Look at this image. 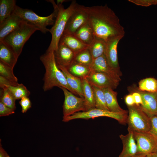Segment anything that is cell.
I'll list each match as a JSON object with an SVG mask.
<instances>
[{"instance_id": "1", "label": "cell", "mask_w": 157, "mask_h": 157, "mask_svg": "<svg viewBox=\"0 0 157 157\" xmlns=\"http://www.w3.org/2000/svg\"><path fill=\"white\" fill-rule=\"evenodd\" d=\"M88 23L95 36L106 42L113 37L123 35L125 32L114 12L106 4L87 7Z\"/></svg>"}, {"instance_id": "2", "label": "cell", "mask_w": 157, "mask_h": 157, "mask_svg": "<svg viewBox=\"0 0 157 157\" xmlns=\"http://www.w3.org/2000/svg\"><path fill=\"white\" fill-rule=\"evenodd\" d=\"M40 60L45 70L43 79L44 91H48L56 86L60 88L64 87L75 94L69 86L63 72L57 65L54 51H46L40 56Z\"/></svg>"}, {"instance_id": "3", "label": "cell", "mask_w": 157, "mask_h": 157, "mask_svg": "<svg viewBox=\"0 0 157 157\" xmlns=\"http://www.w3.org/2000/svg\"><path fill=\"white\" fill-rule=\"evenodd\" d=\"M49 1L56 12V15L54 24L50 29L52 38L47 52L54 51L57 48L68 19L78 4L75 1H73L69 6L65 9L62 4H56L53 0Z\"/></svg>"}, {"instance_id": "4", "label": "cell", "mask_w": 157, "mask_h": 157, "mask_svg": "<svg viewBox=\"0 0 157 157\" xmlns=\"http://www.w3.org/2000/svg\"><path fill=\"white\" fill-rule=\"evenodd\" d=\"M37 30L33 25L24 21L17 28L1 41L8 46L18 58L25 43Z\"/></svg>"}, {"instance_id": "5", "label": "cell", "mask_w": 157, "mask_h": 157, "mask_svg": "<svg viewBox=\"0 0 157 157\" xmlns=\"http://www.w3.org/2000/svg\"><path fill=\"white\" fill-rule=\"evenodd\" d=\"M14 13L19 16L22 19L33 25L38 30L44 33L49 32L50 29L47 26L53 25L56 17V13L54 11L50 15L46 17H41L37 15L33 10L21 8L16 5Z\"/></svg>"}, {"instance_id": "6", "label": "cell", "mask_w": 157, "mask_h": 157, "mask_svg": "<svg viewBox=\"0 0 157 157\" xmlns=\"http://www.w3.org/2000/svg\"><path fill=\"white\" fill-rule=\"evenodd\" d=\"M128 109L127 124V130L133 132H149L151 126V119L142 109L135 104L127 106Z\"/></svg>"}, {"instance_id": "7", "label": "cell", "mask_w": 157, "mask_h": 157, "mask_svg": "<svg viewBox=\"0 0 157 157\" xmlns=\"http://www.w3.org/2000/svg\"><path fill=\"white\" fill-rule=\"evenodd\" d=\"M128 115V111L116 113L95 108L87 111L77 112L69 116L63 117V121L67 122L76 119H88L100 117H106L114 119L120 124H127Z\"/></svg>"}, {"instance_id": "8", "label": "cell", "mask_w": 157, "mask_h": 157, "mask_svg": "<svg viewBox=\"0 0 157 157\" xmlns=\"http://www.w3.org/2000/svg\"><path fill=\"white\" fill-rule=\"evenodd\" d=\"M60 88L63 90L65 96L63 106V117L69 116L81 111H86L83 97L76 96L64 87H61Z\"/></svg>"}, {"instance_id": "9", "label": "cell", "mask_w": 157, "mask_h": 157, "mask_svg": "<svg viewBox=\"0 0 157 157\" xmlns=\"http://www.w3.org/2000/svg\"><path fill=\"white\" fill-rule=\"evenodd\" d=\"M138 147V153L147 155L157 150V138L149 132H133Z\"/></svg>"}, {"instance_id": "10", "label": "cell", "mask_w": 157, "mask_h": 157, "mask_svg": "<svg viewBox=\"0 0 157 157\" xmlns=\"http://www.w3.org/2000/svg\"><path fill=\"white\" fill-rule=\"evenodd\" d=\"M88 23L87 7L78 4L68 19L64 31L74 34L79 28Z\"/></svg>"}, {"instance_id": "11", "label": "cell", "mask_w": 157, "mask_h": 157, "mask_svg": "<svg viewBox=\"0 0 157 157\" xmlns=\"http://www.w3.org/2000/svg\"><path fill=\"white\" fill-rule=\"evenodd\" d=\"M131 91H136L141 96L142 104L140 106L142 109L150 118L157 114V92H151L140 90L133 85L128 88Z\"/></svg>"}, {"instance_id": "12", "label": "cell", "mask_w": 157, "mask_h": 157, "mask_svg": "<svg viewBox=\"0 0 157 157\" xmlns=\"http://www.w3.org/2000/svg\"><path fill=\"white\" fill-rule=\"evenodd\" d=\"M87 78L92 86L101 89L110 88L114 90L116 88L119 83L106 74L92 70Z\"/></svg>"}, {"instance_id": "13", "label": "cell", "mask_w": 157, "mask_h": 157, "mask_svg": "<svg viewBox=\"0 0 157 157\" xmlns=\"http://www.w3.org/2000/svg\"><path fill=\"white\" fill-rule=\"evenodd\" d=\"M90 67L91 70L106 74L119 82L121 81L122 73L121 71L109 65L104 54L94 59Z\"/></svg>"}, {"instance_id": "14", "label": "cell", "mask_w": 157, "mask_h": 157, "mask_svg": "<svg viewBox=\"0 0 157 157\" xmlns=\"http://www.w3.org/2000/svg\"><path fill=\"white\" fill-rule=\"evenodd\" d=\"M124 36H116L108 40L106 42L104 54L109 65L119 71L120 70L117 57V46L119 41Z\"/></svg>"}, {"instance_id": "15", "label": "cell", "mask_w": 157, "mask_h": 157, "mask_svg": "<svg viewBox=\"0 0 157 157\" xmlns=\"http://www.w3.org/2000/svg\"><path fill=\"white\" fill-rule=\"evenodd\" d=\"M55 58L57 66L67 68L74 61L75 53L65 45L59 43L54 51Z\"/></svg>"}, {"instance_id": "16", "label": "cell", "mask_w": 157, "mask_h": 157, "mask_svg": "<svg viewBox=\"0 0 157 157\" xmlns=\"http://www.w3.org/2000/svg\"><path fill=\"white\" fill-rule=\"evenodd\" d=\"M126 135L121 134L119 138L123 144V149L118 157H132L138 153V147L133 131L128 130Z\"/></svg>"}, {"instance_id": "17", "label": "cell", "mask_w": 157, "mask_h": 157, "mask_svg": "<svg viewBox=\"0 0 157 157\" xmlns=\"http://www.w3.org/2000/svg\"><path fill=\"white\" fill-rule=\"evenodd\" d=\"M24 20L14 12L0 24V41L17 28Z\"/></svg>"}, {"instance_id": "18", "label": "cell", "mask_w": 157, "mask_h": 157, "mask_svg": "<svg viewBox=\"0 0 157 157\" xmlns=\"http://www.w3.org/2000/svg\"><path fill=\"white\" fill-rule=\"evenodd\" d=\"M59 43L63 44L76 54L88 46L83 43L74 34L64 31Z\"/></svg>"}, {"instance_id": "19", "label": "cell", "mask_w": 157, "mask_h": 157, "mask_svg": "<svg viewBox=\"0 0 157 157\" xmlns=\"http://www.w3.org/2000/svg\"><path fill=\"white\" fill-rule=\"evenodd\" d=\"M58 67L63 72L69 86L75 94L83 97L81 79L72 74L65 67L61 66Z\"/></svg>"}, {"instance_id": "20", "label": "cell", "mask_w": 157, "mask_h": 157, "mask_svg": "<svg viewBox=\"0 0 157 157\" xmlns=\"http://www.w3.org/2000/svg\"><path fill=\"white\" fill-rule=\"evenodd\" d=\"M18 58L3 42L0 41V62L13 69Z\"/></svg>"}, {"instance_id": "21", "label": "cell", "mask_w": 157, "mask_h": 157, "mask_svg": "<svg viewBox=\"0 0 157 157\" xmlns=\"http://www.w3.org/2000/svg\"><path fill=\"white\" fill-rule=\"evenodd\" d=\"M107 107L110 111L116 113H124L128 111L122 109L117 99V92L110 88L102 89Z\"/></svg>"}, {"instance_id": "22", "label": "cell", "mask_w": 157, "mask_h": 157, "mask_svg": "<svg viewBox=\"0 0 157 157\" xmlns=\"http://www.w3.org/2000/svg\"><path fill=\"white\" fill-rule=\"evenodd\" d=\"M74 34L83 43L88 47L95 38L92 29L88 23L79 28Z\"/></svg>"}, {"instance_id": "23", "label": "cell", "mask_w": 157, "mask_h": 157, "mask_svg": "<svg viewBox=\"0 0 157 157\" xmlns=\"http://www.w3.org/2000/svg\"><path fill=\"white\" fill-rule=\"evenodd\" d=\"M82 88L86 111L95 108L94 91L87 78L81 79Z\"/></svg>"}, {"instance_id": "24", "label": "cell", "mask_w": 157, "mask_h": 157, "mask_svg": "<svg viewBox=\"0 0 157 157\" xmlns=\"http://www.w3.org/2000/svg\"><path fill=\"white\" fill-rule=\"evenodd\" d=\"M66 68L72 74L81 79L87 78L91 71L90 67L74 61Z\"/></svg>"}, {"instance_id": "25", "label": "cell", "mask_w": 157, "mask_h": 157, "mask_svg": "<svg viewBox=\"0 0 157 157\" xmlns=\"http://www.w3.org/2000/svg\"><path fill=\"white\" fill-rule=\"evenodd\" d=\"M16 3L15 0H0V24L14 12Z\"/></svg>"}, {"instance_id": "26", "label": "cell", "mask_w": 157, "mask_h": 157, "mask_svg": "<svg viewBox=\"0 0 157 157\" xmlns=\"http://www.w3.org/2000/svg\"><path fill=\"white\" fill-rule=\"evenodd\" d=\"M106 46L105 41L95 36L94 40L88 48L93 60L104 54Z\"/></svg>"}, {"instance_id": "27", "label": "cell", "mask_w": 157, "mask_h": 157, "mask_svg": "<svg viewBox=\"0 0 157 157\" xmlns=\"http://www.w3.org/2000/svg\"><path fill=\"white\" fill-rule=\"evenodd\" d=\"M0 101L8 107L14 110L16 109V99L11 92L6 86L0 87Z\"/></svg>"}, {"instance_id": "28", "label": "cell", "mask_w": 157, "mask_h": 157, "mask_svg": "<svg viewBox=\"0 0 157 157\" xmlns=\"http://www.w3.org/2000/svg\"><path fill=\"white\" fill-rule=\"evenodd\" d=\"M92 86L94 91L95 108L109 110L106 105L103 89L94 86Z\"/></svg>"}, {"instance_id": "29", "label": "cell", "mask_w": 157, "mask_h": 157, "mask_svg": "<svg viewBox=\"0 0 157 157\" xmlns=\"http://www.w3.org/2000/svg\"><path fill=\"white\" fill-rule=\"evenodd\" d=\"M138 88L142 91L157 92V80L152 77L142 79L139 82Z\"/></svg>"}, {"instance_id": "30", "label": "cell", "mask_w": 157, "mask_h": 157, "mask_svg": "<svg viewBox=\"0 0 157 157\" xmlns=\"http://www.w3.org/2000/svg\"><path fill=\"white\" fill-rule=\"evenodd\" d=\"M93 59L88 48L85 49L76 54L74 61L90 67Z\"/></svg>"}, {"instance_id": "31", "label": "cell", "mask_w": 157, "mask_h": 157, "mask_svg": "<svg viewBox=\"0 0 157 157\" xmlns=\"http://www.w3.org/2000/svg\"><path fill=\"white\" fill-rule=\"evenodd\" d=\"M5 86L11 91L16 100L21 99L24 97H28L30 94V92L22 83L19 84L16 86Z\"/></svg>"}, {"instance_id": "32", "label": "cell", "mask_w": 157, "mask_h": 157, "mask_svg": "<svg viewBox=\"0 0 157 157\" xmlns=\"http://www.w3.org/2000/svg\"><path fill=\"white\" fill-rule=\"evenodd\" d=\"M0 76L10 81L19 84L17 78L14 75L13 69L0 62Z\"/></svg>"}, {"instance_id": "33", "label": "cell", "mask_w": 157, "mask_h": 157, "mask_svg": "<svg viewBox=\"0 0 157 157\" xmlns=\"http://www.w3.org/2000/svg\"><path fill=\"white\" fill-rule=\"evenodd\" d=\"M19 103L22 107V112L24 113L31 107V103L28 97H25L20 99Z\"/></svg>"}, {"instance_id": "34", "label": "cell", "mask_w": 157, "mask_h": 157, "mask_svg": "<svg viewBox=\"0 0 157 157\" xmlns=\"http://www.w3.org/2000/svg\"><path fill=\"white\" fill-rule=\"evenodd\" d=\"M128 1L136 5L143 6L157 5V0H129Z\"/></svg>"}, {"instance_id": "35", "label": "cell", "mask_w": 157, "mask_h": 157, "mask_svg": "<svg viewBox=\"0 0 157 157\" xmlns=\"http://www.w3.org/2000/svg\"><path fill=\"white\" fill-rule=\"evenodd\" d=\"M14 110L8 107L0 101V116L9 115L15 113Z\"/></svg>"}, {"instance_id": "36", "label": "cell", "mask_w": 157, "mask_h": 157, "mask_svg": "<svg viewBox=\"0 0 157 157\" xmlns=\"http://www.w3.org/2000/svg\"><path fill=\"white\" fill-rule=\"evenodd\" d=\"M151 126L149 132L157 138V115L151 117Z\"/></svg>"}, {"instance_id": "37", "label": "cell", "mask_w": 157, "mask_h": 157, "mask_svg": "<svg viewBox=\"0 0 157 157\" xmlns=\"http://www.w3.org/2000/svg\"><path fill=\"white\" fill-rule=\"evenodd\" d=\"M132 94L135 104L140 106L142 104V100L141 95L138 92L136 91H131Z\"/></svg>"}, {"instance_id": "38", "label": "cell", "mask_w": 157, "mask_h": 157, "mask_svg": "<svg viewBox=\"0 0 157 157\" xmlns=\"http://www.w3.org/2000/svg\"><path fill=\"white\" fill-rule=\"evenodd\" d=\"M124 100L127 106H131L135 104L133 95L131 93L126 96Z\"/></svg>"}, {"instance_id": "39", "label": "cell", "mask_w": 157, "mask_h": 157, "mask_svg": "<svg viewBox=\"0 0 157 157\" xmlns=\"http://www.w3.org/2000/svg\"><path fill=\"white\" fill-rule=\"evenodd\" d=\"M0 157H10L9 155L2 148L1 143L0 144Z\"/></svg>"}, {"instance_id": "40", "label": "cell", "mask_w": 157, "mask_h": 157, "mask_svg": "<svg viewBox=\"0 0 157 157\" xmlns=\"http://www.w3.org/2000/svg\"><path fill=\"white\" fill-rule=\"evenodd\" d=\"M146 156L143 154H137L132 157H146Z\"/></svg>"}, {"instance_id": "41", "label": "cell", "mask_w": 157, "mask_h": 157, "mask_svg": "<svg viewBox=\"0 0 157 157\" xmlns=\"http://www.w3.org/2000/svg\"><path fill=\"white\" fill-rule=\"evenodd\" d=\"M151 154L153 157H157V150Z\"/></svg>"}, {"instance_id": "42", "label": "cell", "mask_w": 157, "mask_h": 157, "mask_svg": "<svg viewBox=\"0 0 157 157\" xmlns=\"http://www.w3.org/2000/svg\"><path fill=\"white\" fill-rule=\"evenodd\" d=\"M146 157H153L151 154H149L146 156Z\"/></svg>"}, {"instance_id": "43", "label": "cell", "mask_w": 157, "mask_h": 157, "mask_svg": "<svg viewBox=\"0 0 157 157\" xmlns=\"http://www.w3.org/2000/svg\"></svg>"}]
</instances>
